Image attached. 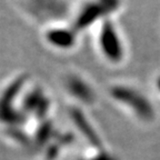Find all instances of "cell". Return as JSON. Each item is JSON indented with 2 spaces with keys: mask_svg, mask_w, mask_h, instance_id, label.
<instances>
[{
  "mask_svg": "<svg viewBox=\"0 0 160 160\" xmlns=\"http://www.w3.org/2000/svg\"><path fill=\"white\" fill-rule=\"evenodd\" d=\"M97 1L105 8L108 15L115 12L120 6V0H97Z\"/></svg>",
  "mask_w": 160,
  "mask_h": 160,
  "instance_id": "cell-5",
  "label": "cell"
},
{
  "mask_svg": "<svg viewBox=\"0 0 160 160\" xmlns=\"http://www.w3.org/2000/svg\"><path fill=\"white\" fill-rule=\"evenodd\" d=\"M78 31L75 28L67 26L56 25L47 27L43 32V39L46 43L58 50H70L77 43Z\"/></svg>",
  "mask_w": 160,
  "mask_h": 160,
  "instance_id": "cell-4",
  "label": "cell"
},
{
  "mask_svg": "<svg viewBox=\"0 0 160 160\" xmlns=\"http://www.w3.org/2000/svg\"><path fill=\"white\" fill-rule=\"evenodd\" d=\"M108 16L109 15L106 9L97 0H87L77 10L71 26L75 28L76 31L80 32L93 26L98 21L100 22L103 18Z\"/></svg>",
  "mask_w": 160,
  "mask_h": 160,
  "instance_id": "cell-3",
  "label": "cell"
},
{
  "mask_svg": "<svg viewBox=\"0 0 160 160\" xmlns=\"http://www.w3.org/2000/svg\"><path fill=\"white\" fill-rule=\"evenodd\" d=\"M97 46L106 60L118 63L125 57V46L113 20L108 16L99 22L97 29Z\"/></svg>",
  "mask_w": 160,
  "mask_h": 160,
  "instance_id": "cell-2",
  "label": "cell"
},
{
  "mask_svg": "<svg viewBox=\"0 0 160 160\" xmlns=\"http://www.w3.org/2000/svg\"><path fill=\"white\" fill-rule=\"evenodd\" d=\"M22 7L29 17L48 27L65 22L70 15L68 0H22Z\"/></svg>",
  "mask_w": 160,
  "mask_h": 160,
  "instance_id": "cell-1",
  "label": "cell"
}]
</instances>
